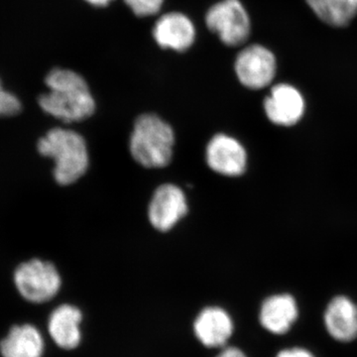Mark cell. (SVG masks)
<instances>
[{"label":"cell","mask_w":357,"mask_h":357,"mask_svg":"<svg viewBox=\"0 0 357 357\" xmlns=\"http://www.w3.org/2000/svg\"><path fill=\"white\" fill-rule=\"evenodd\" d=\"M204 24L227 47L246 43L251 33V21L241 0H220L208 9Z\"/></svg>","instance_id":"5"},{"label":"cell","mask_w":357,"mask_h":357,"mask_svg":"<svg viewBox=\"0 0 357 357\" xmlns=\"http://www.w3.org/2000/svg\"><path fill=\"white\" fill-rule=\"evenodd\" d=\"M297 318V303L288 294L271 296L264 301L260 310L259 319L263 328L275 335L289 332Z\"/></svg>","instance_id":"14"},{"label":"cell","mask_w":357,"mask_h":357,"mask_svg":"<svg viewBox=\"0 0 357 357\" xmlns=\"http://www.w3.org/2000/svg\"><path fill=\"white\" fill-rule=\"evenodd\" d=\"M84 2L91 6L98 7V8H103V7L109 6L114 0H84Z\"/></svg>","instance_id":"21"},{"label":"cell","mask_w":357,"mask_h":357,"mask_svg":"<svg viewBox=\"0 0 357 357\" xmlns=\"http://www.w3.org/2000/svg\"><path fill=\"white\" fill-rule=\"evenodd\" d=\"M234 72L245 88L261 89L273 81L276 74V59L273 53L258 44L248 45L237 54Z\"/></svg>","instance_id":"6"},{"label":"cell","mask_w":357,"mask_h":357,"mask_svg":"<svg viewBox=\"0 0 357 357\" xmlns=\"http://www.w3.org/2000/svg\"><path fill=\"white\" fill-rule=\"evenodd\" d=\"M123 2L134 15L145 18L159 14L165 0H123Z\"/></svg>","instance_id":"17"},{"label":"cell","mask_w":357,"mask_h":357,"mask_svg":"<svg viewBox=\"0 0 357 357\" xmlns=\"http://www.w3.org/2000/svg\"><path fill=\"white\" fill-rule=\"evenodd\" d=\"M83 314L79 307L70 304L56 307L48 321V331L52 340L63 349H75L82 340L81 324Z\"/></svg>","instance_id":"12"},{"label":"cell","mask_w":357,"mask_h":357,"mask_svg":"<svg viewBox=\"0 0 357 357\" xmlns=\"http://www.w3.org/2000/svg\"><path fill=\"white\" fill-rule=\"evenodd\" d=\"M49 91L40 95L41 109L65 123L86 121L95 114L96 103L86 79L76 70L54 68L45 77Z\"/></svg>","instance_id":"1"},{"label":"cell","mask_w":357,"mask_h":357,"mask_svg":"<svg viewBox=\"0 0 357 357\" xmlns=\"http://www.w3.org/2000/svg\"><path fill=\"white\" fill-rule=\"evenodd\" d=\"M22 109V103L17 96L6 91L0 79V116H15Z\"/></svg>","instance_id":"18"},{"label":"cell","mask_w":357,"mask_h":357,"mask_svg":"<svg viewBox=\"0 0 357 357\" xmlns=\"http://www.w3.org/2000/svg\"><path fill=\"white\" fill-rule=\"evenodd\" d=\"M215 357H248L243 351L237 347H227L223 349Z\"/></svg>","instance_id":"20"},{"label":"cell","mask_w":357,"mask_h":357,"mask_svg":"<svg viewBox=\"0 0 357 357\" xmlns=\"http://www.w3.org/2000/svg\"><path fill=\"white\" fill-rule=\"evenodd\" d=\"M13 280L20 295L35 304L53 299L62 287V278L57 267L39 258L18 265L14 271Z\"/></svg>","instance_id":"4"},{"label":"cell","mask_w":357,"mask_h":357,"mask_svg":"<svg viewBox=\"0 0 357 357\" xmlns=\"http://www.w3.org/2000/svg\"><path fill=\"white\" fill-rule=\"evenodd\" d=\"M175 132L154 114H141L134 122L129 150L134 161L149 169L164 168L172 161Z\"/></svg>","instance_id":"3"},{"label":"cell","mask_w":357,"mask_h":357,"mask_svg":"<svg viewBox=\"0 0 357 357\" xmlns=\"http://www.w3.org/2000/svg\"><path fill=\"white\" fill-rule=\"evenodd\" d=\"M325 324L328 333L338 342H349L357 337V306L344 296L335 298L326 307Z\"/></svg>","instance_id":"13"},{"label":"cell","mask_w":357,"mask_h":357,"mask_svg":"<svg viewBox=\"0 0 357 357\" xmlns=\"http://www.w3.org/2000/svg\"><path fill=\"white\" fill-rule=\"evenodd\" d=\"M307 6L326 24L344 27L357 16V0H306Z\"/></svg>","instance_id":"16"},{"label":"cell","mask_w":357,"mask_h":357,"mask_svg":"<svg viewBox=\"0 0 357 357\" xmlns=\"http://www.w3.org/2000/svg\"><path fill=\"white\" fill-rule=\"evenodd\" d=\"M206 161L213 172L227 177H237L245 172L248 154L238 140L220 133L208 141Z\"/></svg>","instance_id":"9"},{"label":"cell","mask_w":357,"mask_h":357,"mask_svg":"<svg viewBox=\"0 0 357 357\" xmlns=\"http://www.w3.org/2000/svg\"><path fill=\"white\" fill-rule=\"evenodd\" d=\"M276 357H314L311 351H307L301 347H295V349H284L277 354Z\"/></svg>","instance_id":"19"},{"label":"cell","mask_w":357,"mask_h":357,"mask_svg":"<svg viewBox=\"0 0 357 357\" xmlns=\"http://www.w3.org/2000/svg\"><path fill=\"white\" fill-rule=\"evenodd\" d=\"M44 349L43 337L32 325L14 326L0 342L3 357H42Z\"/></svg>","instance_id":"15"},{"label":"cell","mask_w":357,"mask_h":357,"mask_svg":"<svg viewBox=\"0 0 357 357\" xmlns=\"http://www.w3.org/2000/svg\"><path fill=\"white\" fill-rule=\"evenodd\" d=\"M39 154L53 160V177L61 185L76 183L88 171V145L82 134L69 128H52L37 143Z\"/></svg>","instance_id":"2"},{"label":"cell","mask_w":357,"mask_h":357,"mask_svg":"<svg viewBox=\"0 0 357 357\" xmlns=\"http://www.w3.org/2000/svg\"><path fill=\"white\" fill-rule=\"evenodd\" d=\"M155 43L164 50L185 53L194 46L197 27L189 15L181 11L161 14L152 28Z\"/></svg>","instance_id":"7"},{"label":"cell","mask_w":357,"mask_h":357,"mask_svg":"<svg viewBox=\"0 0 357 357\" xmlns=\"http://www.w3.org/2000/svg\"><path fill=\"white\" fill-rule=\"evenodd\" d=\"M188 211L184 191L177 185L167 183L155 190L148 206V218L155 229L167 232L185 217Z\"/></svg>","instance_id":"8"},{"label":"cell","mask_w":357,"mask_h":357,"mask_svg":"<svg viewBox=\"0 0 357 357\" xmlns=\"http://www.w3.org/2000/svg\"><path fill=\"white\" fill-rule=\"evenodd\" d=\"M194 333L199 342L208 349L227 345L234 333V321L222 307H208L199 312L194 323Z\"/></svg>","instance_id":"11"},{"label":"cell","mask_w":357,"mask_h":357,"mask_svg":"<svg viewBox=\"0 0 357 357\" xmlns=\"http://www.w3.org/2000/svg\"><path fill=\"white\" fill-rule=\"evenodd\" d=\"M264 109L268 119L276 126H292L304 114V98L290 84H277L265 98Z\"/></svg>","instance_id":"10"}]
</instances>
